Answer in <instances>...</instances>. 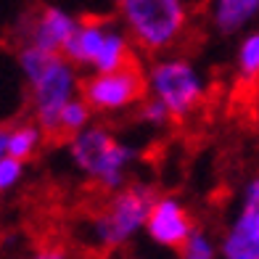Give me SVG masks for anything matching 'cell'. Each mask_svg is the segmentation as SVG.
<instances>
[{
    "mask_svg": "<svg viewBox=\"0 0 259 259\" xmlns=\"http://www.w3.org/2000/svg\"><path fill=\"white\" fill-rule=\"evenodd\" d=\"M156 204V191L151 185L133 183L109 198H98L93 217H96V238L101 249H116L124 243L143 222L148 220L151 206Z\"/></svg>",
    "mask_w": 259,
    "mask_h": 259,
    "instance_id": "6da1fadb",
    "label": "cell"
},
{
    "mask_svg": "<svg viewBox=\"0 0 259 259\" xmlns=\"http://www.w3.org/2000/svg\"><path fill=\"white\" fill-rule=\"evenodd\" d=\"M138 48L161 53L185 32V8L180 0H116Z\"/></svg>",
    "mask_w": 259,
    "mask_h": 259,
    "instance_id": "7a4b0ae2",
    "label": "cell"
},
{
    "mask_svg": "<svg viewBox=\"0 0 259 259\" xmlns=\"http://www.w3.org/2000/svg\"><path fill=\"white\" fill-rule=\"evenodd\" d=\"M72 156L77 161V167L90 175L93 183L114 191L122 183V172L127 167V161L133 159V151L124 148L114 135H109L101 127L79 130V133L69 140Z\"/></svg>",
    "mask_w": 259,
    "mask_h": 259,
    "instance_id": "3957f363",
    "label": "cell"
},
{
    "mask_svg": "<svg viewBox=\"0 0 259 259\" xmlns=\"http://www.w3.org/2000/svg\"><path fill=\"white\" fill-rule=\"evenodd\" d=\"M79 93L93 111H116L127 106L143 103L148 93L146 74L140 69L138 56L114 72H101L96 77H85L79 82Z\"/></svg>",
    "mask_w": 259,
    "mask_h": 259,
    "instance_id": "277c9868",
    "label": "cell"
},
{
    "mask_svg": "<svg viewBox=\"0 0 259 259\" xmlns=\"http://www.w3.org/2000/svg\"><path fill=\"white\" fill-rule=\"evenodd\" d=\"M29 85H32L34 122L40 124L45 140L53 143L56 127H58V116H61L64 106L72 101L74 72L69 69V64L61 58V53H56L48 61V66H45L40 74H34L29 79Z\"/></svg>",
    "mask_w": 259,
    "mask_h": 259,
    "instance_id": "5b68a950",
    "label": "cell"
},
{
    "mask_svg": "<svg viewBox=\"0 0 259 259\" xmlns=\"http://www.w3.org/2000/svg\"><path fill=\"white\" fill-rule=\"evenodd\" d=\"M151 82H154L156 96L169 114V122L175 124L183 122L188 114H193L196 106L201 103V82L185 61H164L154 66Z\"/></svg>",
    "mask_w": 259,
    "mask_h": 259,
    "instance_id": "8992f818",
    "label": "cell"
},
{
    "mask_svg": "<svg viewBox=\"0 0 259 259\" xmlns=\"http://www.w3.org/2000/svg\"><path fill=\"white\" fill-rule=\"evenodd\" d=\"M228 259H259V180L249 188L243 214L225 241Z\"/></svg>",
    "mask_w": 259,
    "mask_h": 259,
    "instance_id": "52a82bcc",
    "label": "cell"
},
{
    "mask_svg": "<svg viewBox=\"0 0 259 259\" xmlns=\"http://www.w3.org/2000/svg\"><path fill=\"white\" fill-rule=\"evenodd\" d=\"M74 27H77V21L72 16H66L64 11L42 8L37 16L29 19V27L24 29L27 45H34V48H42L51 53H64V45L72 37Z\"/></svg>",
    "mask_w": 259,
    "mask_h": 259,
    "instance_id": "ba28073f",
    "label": "cell"
},
{
    "mask_svg": "<svg viewBox=\"0 0 259 259\" xmlns=\"http://www.w3.org/2000/svg\"><path fill=\"white\" fill-rule=\"evenodd\" d=\"M148 230L154 235V241H159L164 246H172V249H180L193 230V222L178 201L161 198L148 211Z\"/></svg>",
    "mask_w": 259,
    "mask_h": 259,
    "instance_id": "9c48e42d",
    "label": "cell"
},
{
    "mask_svg": "<svg viewBox=\"0 0 259 259\" xmlns=\"http://www.w3.org/2000/svg\"><path fill=\"white\" fill-rule=\"evenodd\" d=\"M111 24L109 16H82L64 45V56L74 64H93L106 40V27Z\"/></svg>",
    "mask_w": 259,
    "mask_h": 259,
    "instance_id": "30bf717a",
    "label": "cell"
},
{
    "mask_svg": "<svg viewBox=\"0 0 259 259\" xmlns=\"http://www.w3.org/2000/svg\"><path fill=\"white\" fill-rule=\"evenodd\" d=\"M42 130L40 124H32V122H21L8 127V143H6V154L16 156L21 161H27L29 156H34L37 146L42 143Z\"/></svg>",
    "mask_w": 259,
    "mask_h": 259,
    "instance_id": "8fae6325",
    "label": "cell"
},
{
    "mask_svg": "<svg viewBox=\"0 0 259 259\" xmlns=\"http://www.w3.org/2000/svg\"><path fill=\"white\" fill-rule=\"evenodd\" d=\"M133 58H135V51L127 45L124 37H119L116 32H106V40L93 64H96L98 72H114V69L124 66L127 61H133Z\"/></svg>",
    "mask_w": 259,
    "mask_h": 259,
    "instance_id": "7c38bea8",
    "label": "cell"
},
{
    "mask_svg": "<svg viewBox=\"0 0 259 259\" xmlns=\"http://www.w3.org/2000/svg\"><path fill=\"white\" fill-rule=\"evenodd\" d=\"M90 106L85 103V101H69L66 106H64V111H61V116H58V127H56V138H53V146H61V143H69L82 127L88 124V119H90Z\"/></svg>",
    "mask_w": 259,
    "mask_h": 259,
    "instance_id": "4fadbf2b",
    "label": "cell"
},
{
    "mask_svg": "<svg viewBox=\"0 0 259 259\" xmlns=\"http://www.w3.org/2000/svg\"><path fill=\"white\" fill-rule=\"evenodd\" d=\"M256 8H259V0H217L214 21L222 32H233L246 19H251Z\"/></svg>",
    "mask_w": 259,
    "mask_h": 259,
    "instance_id": "5bb4252c",
    "label": "cell"
},
{
    "mask_svg": "<svg viewBox=\"0 0 259 259\" xmlns=\"http://www.w3.org/2000/svg\"><path fill=\"white\" fill-rule=\"evenodd\" d=\"M238 77L246 79H259V34H251L241 48V61H238Z\"/></svg>",
    "mask_w": 259,
    "mask_h": 259,
    "instance_id": "9a60e30c",
    "label": "cell"
},
{
    "mask_svg": "<svg viewBox=\"0 0 259 259\" xmlns=\"http://www.w3.org/2000/svg\"><path fill=\"white\" fill-rule=\"evenodd\" d=\"M21 175H24V161L11 156V154L0 156V193L14 188L21 180Z\"/></svg>",
    "mask_w": 259,
    "mask_h": 259,
    "instance_id": "2e32d148",
    "label": "cell"
},
{
    "mask_svg": "<svg viewBox=\"0 0 259 259\" xmlns=\"http://www.w3.org/2000/svg\"><path fill=\"white\" fill-rule=\"evenodd\" d=\"M180 254H183V259H211V256H214L209 241L204 238L201 233H193V230L185 238V243L180 246Z\"/></svg>",
    "mask_w": 259,
    "mask_h": 259,
    "instance_id": "e0dca14e",
    "label": "cell"
},
{
    "mask_svg": "<svg viewBox=\"0 0 259 259\" xmlns=\"http://www.w3.org/2000/svg\"><path fill=\"white\" fill-rule=\"evenodd\" d=\"M34 259H64V249L61 246H45Z\"/></svg>",
    "mask_w": 259,
    "mask_h": 259,
    "instance_id": "ac0fdd59",
    "label": "cell"
},
{
    "mask_svg": "<svg viewBox=\"0 0 259 259\" xmlns=\"http://www.w3.org/2000/svg\"><path fill=\"white\" fill-rule=\"evenodd\" d=\"M6 143H8V127L0 124V156H6Z\"/></svg>",
    "mask_w": 259,
    "mask_h": 259,
    "instance_id": "d6986e66",
    "label": "cell"
}]
</instances>
